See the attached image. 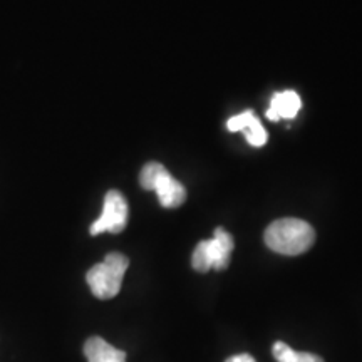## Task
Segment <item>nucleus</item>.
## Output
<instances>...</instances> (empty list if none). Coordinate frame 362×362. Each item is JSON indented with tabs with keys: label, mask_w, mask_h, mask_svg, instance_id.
Wrapping results in <instances>:
<instances>
[{
	"label": "nucleus",
	"mask_w": 362,
	"mask_h": 362,
	"mask_svg": "<svg viewBox=\"0 0 362 362\" xmlns=\"http://www.w3.org/2000/svg\"><path fill=\"white\" fill-rule=\"evenodd\" d=\"M225 362H255V359H253L250 354H237V356L228 357Z\"/></svg>",
	"instance_id": "11"
},
{
	"label": "nucleus",
	"mask_w": 362,
	"mask_h": 362,
	"mask_svg": "<svg viewBox=\"0 0 362 362\" xmlns=\"http://www.w3.org/2000/svg\"><path fill=\"white\" fill-rule=\"evenodd\" d=\"M226 128H228V131H232V133L245 134L247 141L255 148L264 146L267 143V131L262 126L259 117L255 116V112L250 110L230 117L228 123H226Z\"/></svg>",
	"instance_id": "6"
},
{
	"label": "nucleus",
	"mask_w": 362,
	"mask_h": 362,
	"mask_svg": "<svg viewBox=\"0 0 362 362\" xmlns=\"http://www.w3.org/2000/svg\"><path fill=\"white\" fill-rule=\"evenodd\" d=\"M298 362H324L322 357L317 354H310V352H298Z\"/></svg>",
	"instance_id": "10"
},
{
	"label": "nucleus",
	"mask_w": 362,
	"mask_h": 362,
	"mask_svg": "<svg viewBox=\"0 0 362 362\" xmlns=\"http://www.w3.org/2000/svg\"><path fill=\"white\" fill-rule=\"evenodd\" d=\"M139 183L144 189L156 192L160 205L165 208H178L187 200V189L183 185L160 163L151 161L144 165L139 173Z\"/></svg>",
	"instance_id": "3"
},
{
	"label": "nucleus",
	"mask_w": 362,
	"mask_h": 362,
	"mask_svg": "<svg viewBox=\"0 0 362 362\" xmlns=\"http://www.w3.org/2000/svg\"><path fill=\"white\" fill-rule=\"evenodd\" d=\"M233 252V237L221 226L215 230L214 238L203 240L197 245L192 257V265L197 272L205 274L208 270H225L230 264Z\"/></svg>",
	"instance_id": "4"
},
{
	"label": "nucleus",
	"mask_w": 362,
	"mask_h": 362,
	"mask_svg": "<svg viewBox=\"0 0 362 362\" xmlns=\"http://www.w3.org/2000/svg\"><path fill=\"white\" fill-rule=\"evenodd\" d=\"M272 352H274L277 362H298V352L293 351L285 342H275L274 347H272Z\"/></svg>",
	"instance_id": "9"
},
{
	"label": "nucleus",
	"mask_w": 362,
	"mask_h": 362,
	"mask_svg": "<svg viewBox=\"0 0 362 362\" xmlns=\"http://www.w3.org/2000/svg\"><path fill=\"white\" fill-rule=\"evenodd\" d=\"M88 362H126V352L116 349L103 337H89L84 344Z\"/></svg>",
	"instance_id": "8"
},
{
	"label": "nucleus",
	"mask_w": 362,
	"mask_h": 362,
	"mask_svg": "<svg viewBox=\"0 0 362 362\" xmlns=\"http://www.w3.org/2000/svg\"><path fill=\"white\" fill-rule=\"evenodd\" d=\"M264 238L270 250L293 257L305 253L314 245L315 232L304 220L282 218L269 225Z\"/></svg>",
	"instance_id": "1"
},
{
	"label": "nucleus",
	"mask_w": 362,
	"mask_h": 362,
	"mask_svg": "<svg viewBox=\"0 0 362 362\" xmlns=\"http://www.w3.org/2000/svg\"><path fill=\"white\" fill-rule=\"evenodd\" d=\"M128 202L117 189H111L104 197L103 214L99 218L90 225V235H101V233H121L128 225Z\"/></svg>",
	"instance_id": "5"
},
{
	"label": "nucleus",
	"mask_w": 362,
	"mask_h": 362,
	"mask_svg": "<svg viewBox=\"0 0 362 362\" xmlns=\"http://www.w3.org/2000/svg\"><path fill=\"white\" fill-rule=\"evenodd\" d=\"M128 265V257H124L123 253H107L101 264L94 265L86 275L93 296L101 298V300L116 297L121 291Z\"/></svg>",
	"instance_id": "2"
},
{
	"label": "nucleus",
	"mask_w": 362,
	"mask_h": 362,
	"mask_svg": "<svg viewBox=\"0 0 362 362\" xmlns=\"http://www.w3.org/2000/svg\"><path fill=\"white\" fill-rule=\"evenodd\" d=\"M300 96H298L296 90H282V93L274 94L265 116L270 121H275V123L280 119H293L298 115V111H300Z\"/></svg>",
	"instance_id": "7"
}]
</instances>
